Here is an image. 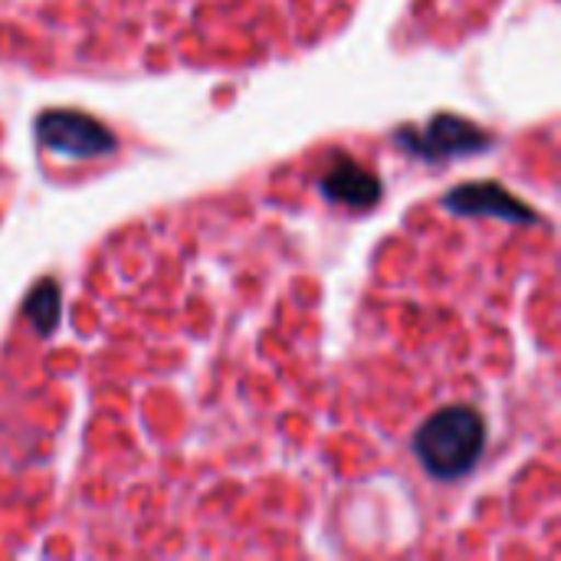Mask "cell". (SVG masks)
Listing matches in <instances>:
<instances>
[{"mask_svg": "<svg viewBox=\"0 0 561 561\" xmlns=\"http://www.w3.org/2000/svg\"><path fill=\"white\" fill-rule=\"evenodd\" d=\"M486 427L483 417L470 408L437 411L414 434V454L424 470L437 480H457L470 473L483 454Z\"/></svg>", "mask_w": 561, "mask_h": 561, "instance_id": "obj_1", "label": "cell"}, {"mask_svg": "<svg viewBox=\"0 0 561 561\" xmlns=\"http://www.w3.org/2000/svg\"><path fill=\"white\" fill-rule=\"evenodd\" d=\"M23 316H26L43 335H49V332L56 329V322H59V289H56L53 279L36 283V289H33V293L26 296V302H23Z\"/></svg>", "mask_w": 561, "mask_h": 561, "instance_id": "obj_6", "label": "cell"}, {"mask_svg": "<svg viewBox=\"0 0 561 561\" xmlns=\"http://www.w3.org/2000/svg\"><path fill=\"white\" fill-rule=\"evenodd\" d=\"M36 138L46 151L85 161V158H102L115 151L112 131L95 122L92 115L72 112V108H49L36 118Z\"/></svg>", "mask_w": 561, "mask_h": 561, "instance_id": "obj_2", "label": "cell"}, {"mask_svg": "<svg viewBox=\"0 0 561 561\" xmlns=\"http://www.w3.org/2000/svg\"><path fill=\"white\" fill-rule=\"evenodd\" d=\"M398 141L417 158L444 161V158H463V154L483 151L490 145V135L480 125L444 112V115H434L424 131H401Z\"/></svg>", "mask_w": 561, "mask_h": 561, "instance_id": "obj_3", "label": "cell"}, {"mask_svg": "<svg viewBox=\"0 0 561 561\" xmlns=\"http://www.w3.org/2000/svg\"><path fill=\"white\" fill-rule=\"evenodd\" d=\"M444 207L463 217L473 214H496L503 220H516V224H529L536 220L533 207H526L523 201H516L510 191H503L500 184H460L444 197Z\"/></svg>", "mask_w": 561, "mask_h": 561, "instance_id": "obj_4", "label": "cell"}, {"mask_svg": "<svg viewBox=\"0 0 561 561\" xmlns=\"http://www.w3.org/2000/svg\"><path fill=\"white\" fill-rule=\"evenodd\" d=\"M319 191L332 201V204H342V207H352V210H365L371 204H378L381 197V181L352 164V161H339L322 181H319Z\"/></svg>", "mask_w": 561, "mask_h": 561, "instance_id": "obj_5", "label": "cell"}]
</instances>
